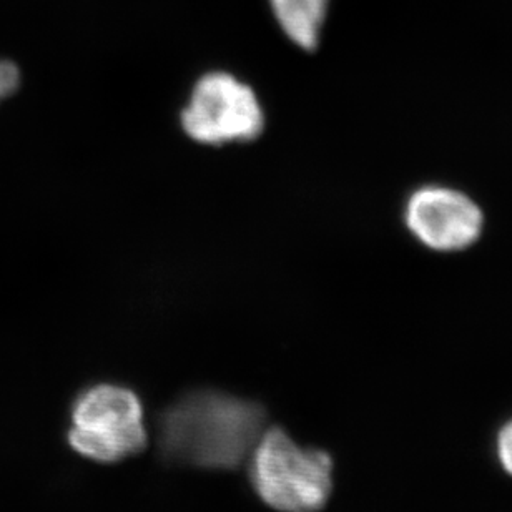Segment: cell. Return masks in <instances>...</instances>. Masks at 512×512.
I'll use <instances>...</instances> for the list:
<instances>
[{"label":"cell","instance_id":"cell-1","mask_svg":"<svg viewBox=\"0 0 512 512\" xmlns=\"http://www.w3.org/2000/svg\"><path fill=\"white\" fill-rule=\"evenodd\" d=\"M266 416L265 406L253 399L195 389L158 414V453L180 466L238 469L265 431Z\"/></svg>","mask_w":512,"mask_h":512},{"label":"cell","instance_id":"cell-2","mask_svg":"<svg viewBox=\"0 0 512 512\" xmlns=\"http://www.w3.org/2000/svg\"><path fill=\"white\" fill-rule=\"evenodd\" d=\"M333 471L330 454L303 448L280 426L266 428L250 454L253 491L275 511H321L335 488Z\"/></svg>","mask_w":512,"mask_h":512},{"label":"cell","instance_id":"cell-3","mask_svg":"<svg viewBox=\"0 0 512 512\" xmlns=\"http://www.w3.org/2000/svg\"><path fill=\"white\" fill-rule=\"evenodd\" d=\"M67 443L75 453L102 464L142 453L148 436L137 393L114 383L82 389L70 406Z\"/></svg>","mask_w":512,"mask_h":512},{"label":"cell","instance_id":"cell-4","mask_svg":"<svg viewBox=\"0 0 512 512\" xmlns=\"http://www.w3.org/2000/svg\"><path fill=\"white\" fill-rule=\"evenodd\" d=\"M180 122L183 132L195 142L218 147L260 137L265 112L250 85L217 70L198 79Z\"/></svg>","mask_w":512,"mask_h":512},{"label":"cell","instance_id":"cell-5","mask_svg":"<svg viewBox=\"0 0 512 512\" xmlns=\"http://www.w3.org/2000/svg\"><path fill=\"white\" fill-rule=\"evenodd\" d=\"M404 223L409 233L433 252H463L483 235L484 213L461 190L426 185L406 200Z\"/></svg>","mask_w":512,"mask_h":512},{"label":"cell","instance_id":"cell-6","mask_svg":"<svg viewBox=\"0 0 512 512\" xmlns=\"http://www.w3.org/2000/svg\"><path fill=\"white\" fill-rule=\"evenodd\" d=\"M271 10L286 37L301 50L320 45L330 0H270Z\"/></svg>","mask_w":512,"mask_h":512},{"label":"cell","instance_id":"cell-7","mask_svg":"<svg viewBox=\"0 0 512 512\" xmlns=\"http://www.w3.org/2000/svg\"><path fill=\"white\" fill-rule=\"evenodd\" d=\"M496 453L504 471L512 476V418L499 429L496 439Z\"/></svg>","mask_w":512,"mask_h":512},{"label":"cell","instance_id":"cell-8","mask_svg":"<svg viewBox=\"0 0 512 512\" xmlns=\"http://www.w3.org/2000/svg\"><path fill=\"white\" fill-rule=\"evenodd\" d=\"M19 69L9 60H0V100L9 97L19 87Z\"/></svg>","mask_w":512,"mask_h":512}]
</instances>
